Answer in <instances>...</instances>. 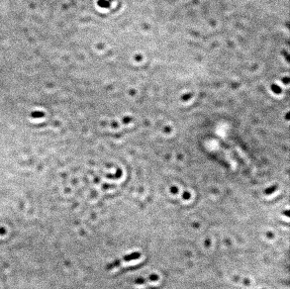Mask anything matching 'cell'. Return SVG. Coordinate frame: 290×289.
<instances>
[{
    "label": "cell",
    "instance_id": "obj_4",
    "mask_svg": "<svg viewBox=\"0 0 290 289\" xmlns=\"http://www.w3.org/2000/svg\"><path fill=\"white\" fill-rule=\"evenodd\" d=\"M144 282H146V279L140 278V279H137L136 280V283H144Z\"/></svg>",
    "mask_w": 290,
    "mask_h": 289
},
{
    "label": "cell",
    "instance_id": "obj_5",
    "mask_svg": "<svg viewBox=\"0 0 290 289\" xmlns=\"http://www.w3.org/2000/svg\"><path fill=\"white\" fill-rule=\"evenodd\" d=\"M189 193H184V194H183V197H184V199H188V197H189Z\"/></svg>",
    "mask_w": 290,
    "mask_h": 289
},
{
    "label": "cell",
    "instance_id": "obj_6",
    "mask_svg": "<svg viewBox=\"0 0 290 289\" xmlns=\"http://www.w3.org/2000/svg\"><path fill=\"white\" fill-rule=\"evenodd\" d=\"M171 191H172L173 193H176V192H177V191H176V188H172V190H171Z\"/></svg>",
    "mask_w": 290,
    "mask_h": 289
},
{
    "label": "cell",
    "instance_id": "obj_2",
    "mask_svg": "<svg viewBox=\"0 0 290 289\" xmlns=\"http://www.w3.org/2000/svg\"><path fill=\"white\" fill-rule=\"evenodd\" d=\"M275 189H276V186H272V187H270V188L266 189L265 193V194H271L272 192H274Z\"/></svg>",
    "mask_w": 290,
    "mask_h": 289
},
{
    "label": "cell",
    "instance_id": "obj_3",
    "mask_svg": "<svg viewBox=\"0 0 290 289\" xmlns=\"http://www.w3.org/2000/svg\"><path fill=\"white\" fill-rule=\"evenodd\" d=\"M150 280H157V279H159V276L157 275H150Z\"/></svg>",
    "mask_w": 290,
    "mask_h": 289
},
{
    "label": "cell",
    "instance_id": "obj_1",
    "mask_svg": "<svg viewBox=\"0 0 290 289\" xmlns=\"http://www.w3.org/2000/svg\"><path fill=\"white\" fill-rule=\"evenodd\" d=\"M141 253H139V252H135V253H130V255H125V257H123L122 259H117V260H115V261H113L112 264H108L107 265V267L106 268L108 269V270H111V269H113L114 267H116V266H119L120 264H122V262H126V261H131V260H134V259H140L141 257Z\"/></svg>",
    "mask_w": 290,
    "mask_h": 289
}]
</instances>
